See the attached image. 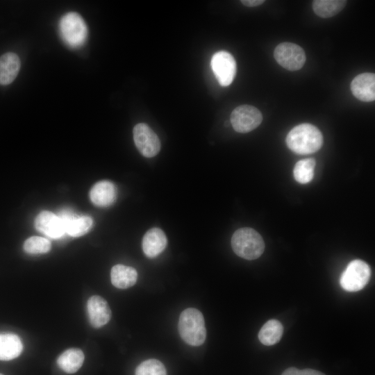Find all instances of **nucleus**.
<instances>
[{
  "mask_svg": "<svg viewBox=\"0 0 375 375\" xmlns=\"http://www.w3.org/2000/svg\"><path fill=\"white\" fill-rule=\"evenodd\" d=\"M178 329L182 340L190 345L197 347L205 342L206 330L204 318L196 308H189L181 313Z\"/></svg>",
  "mask_w": 375,
  "mask_h": 375,
  "instance_id": "obj_2",
  "label": "nucleus"
},
{
  "mask_svg": "<svg viewBox=\"0 0 375 375\" xmlns=\"http://www.w3.org/2000/svg\"><path fill=\"white\" fill-rule=\"evenodd\" d=\"M85 356L83 352L76 348L69 349L58 358V367L67 374L76 372L82 366Z\"/></svg>",
  "mask_w": 375,
  "mask_h": 375,
  "instance_id": "obj_19",
  "label": "nucleus"
},
{
  "mask_svg": "<svg viewBox=\"0 0 375 375\" xmlns=\"http://www.w3.org/2000/svg\"><path fill=\"white\" fill-rule=\"evenodd\" d=\"M87 310L90 322L94 328L106 324L111 318V310L108 302L101 297L94 295L87 302Z\"/></svg>",
  "mask_w": 375,
  "mask_h": 375,
  "instance_id": "obj_12",
  "label": "nucleus"
},
{
  "mask_svg": "<svg viewBox=\"0 0 375 375\" xmlns=\"http://www.w3.org/2000/svg\"><path fill=\"white\" fill-rule=\"evenodd\" d=\"M21 66L19 56L8 52L0 57V85L11 83L17 77Z\"/></svg>",
  "mask_w": 375,
  "mask_h": 375,
  "instance_id": "obj_16",
  "label": "nucleus"
},
{
  "mask_svg": "<svg viewBox=\"0 0 375 375\" xmlns=\"http://www.w3.org/2000/svg\"><path fill=\"white\" fill-rule=\"evenodd\" d=\"M371 276V269L363 260H353L350 262L342 272L340 284L348 292L362 290L368 283Z\"/></svg>",
  "mask_w": 375,
  "mask_h": 375,
  "instance_id": "obj_5",
  "label": "nucleus"
},
{
  "mask_svg": "<svg viewBox=\"0 0 375 375\" xmlns=\"http://www.w3.org/2000/svg\"><path fill=\"white\" fill-rule=\"evenodd\" d=\"M167 244L165 233L159 228H152L144 234L142 247L144 253L150 258H155L161 253Z\"/></svg>",
  "mask_w": 375,
  "mask_h": 375,
  "instance_id": "obj_14",
  "label": "nucleus"
},
{
  "mask_svg": "<svg viewBox=\"0 0 375 375\" xmlns=\"http://www.w3.org/2000/svg\"><path fill=\"white\" fill-rule=\"evenodd\" d=\"M135 144L140 153L147 158L156 156L160 150V142L156 133L146 124H136L133 130Z\"/></svg>",
  "mask_w": 375,
  "mask_h": 375,
  "instance_id": "obj_8",
  "label": "nucleus"
},
{
  "mask_svg": "<svg viewBox=\"0 0 375 375\" xmlns=\"http://www.w3.org/2000/svg\"><path fill=\"white\" fill-rule=\"evenodd\" d=\"M0 375H3V374H2L0 373Z\"/></svg>",
  "mask_w": 375,
  "mask_h": 375,
  "instance_id": "obj_27",
  "label": "nucleus"
},
{
  "mask_svg": "<svg viewBox=\"0 0 375 375\" xmlns=\"http://www.w3.org/2000/svg\"><path fill=\"white\" fill-rule=\"evenodd\" d=\"M231 247L238 256L246 260H254L262 254L265 242L256 231L244 227L238 229L233 233Z\"/></svg>",
  "mask_w": 375,
  "mask_h": 375,
  "instance_id": "obj_3",
  "label": "nucleus"
},
{
  "mask_svg": "<svg viewBox=\"0 0 375 375\" xmlns=\"http://www.w3.org/2000/svg\"><path fill=\"white\" fill-rule=\"evenodd\" d=\"M51 247V244L49 240L39 236L30 237L24 243V250L30 254L47 253Z\"/></svg>",
  "mask_w": 375,
  "mask_h": 375,
  "instance_id": "obj_23",
  "label": "nucleus"
},
{
  "mask_svg": "<svg viewBox=\"0 0 375 375\" xmlns=\"http://www.w3.org/2000/svg\"><path fill=\"white\" fill-rule=\"evenodd\" d=\"M210 65L220 85L226 87L233 82L236 73V62L231 53L224 51L215 53L211 58Z\"/></svg>",
  "mask_w": 375,
  "mask_h": 375,
  "instance_id": "obj_9",
  "label": "nucleus"
},
{
  "mask_svg": "<svg viewBox=\"0 0 375 375\" xmlns=\"http://www.w3.org/2000/svg\"><path fill=\"white\" fill-rule=\"evenodd\" d=\"M281 375H325L322 372L312 369H299L295 367H289L286 369Z\"/></svg>",
  "mask_w": 375,
  "mask_h": 375,
  "instance_id": "obj_25",
  "label": "nucleus"
},
{
  "mask_svg": "<svg viewBox=\"0 0 375 375\" xmlns=\"http://www.w3.org/2000/svg\"><path fill=\"white\" fill-rule=\"evenodd\" d=\"M242 3L248 7H255L261 5L265 2L264 0H242Z\"/></svg>",
  "mask_w": 375,
  "mask_h": 375,
  "instance_id": "obj_26",
  "label": "nucleus"
},
{
  "mask_svg": "<svg viewBox=\"0 0 375 375\" xmlns=\"http://www.w3.org/2000/svg\"><path fill=\"white\" fill-rule=\"evenodd\" d=\"M274 56L281 66L290 71L300 69L306 62L303 49L292 42L279 44L274 49Z\"/></svg>",
  "mask_w": 375,
  "mask_h": 375,
  "instance_id": "obj_7",
  "label": "nucleus"
},
{
  "mask_svg": "<svg viewBox=\"0 0 375 375\" xmlns=\"http://www.w3.org/2000/svg\"><path fill=\"white\" fill-rule=\"evenodd\" d=\"M260 110L250 105H242L235 108L231 115V123L234 130L246 133L257 128L262 122Z\"/></svg>",
  "mask_w": 375,
  "mask_h": 375,
  "instance_id": "obj_6",
  "label": "nucleus"
},
{
  "mask_svg": "<svg viewBox=\"0 0 375 375\" xmlns=\"http://www.w3.org/2000/svg\"><path fill=\"white\" fill-rule=\"evenodd\" d=\"M116 196L115 185L109 181H101L97 183L90 192L91 201L99 207L110 206L115 202Z\"/></svg>",
  "mask_w": 375,
  "mask_h": 375,
  "instance_id": "obj_15",
  "label": "nucleus"
},
{
  "mask_svg": "<svg viewBox=\"0 0 375 375\" xmlns=\"http://www.w3.org/2000/svg\"><path fill=\"white\" fill-rule=\"evenodd\" d=\"M346 3L347 1L344 0H315L312 9L317 15L328 18L340 12Z\"/></svg>",
  "mask_w": 375,
  "mask_h": 375,
  "instance_id": "obj_21",
  "label": "nucleus"
},
{
  "mask_svg": "<svg viewBox=\"0 0 375 375\" xmlns=\"http://www.w3.org/2000/svg\"><path fill=\"white\" fill-rule=\"evenodd\" d=\"M351 90L358 99L369 102L375 99V75L363 73L356 76L351 83Z\"/></svg>",
  "mask_w": 375,
  "mask_h": 375,
  "instance_id": "obj_13",
  "label": "nucleus"
},
{
  "mask_svg": "<svg viewBox=\"0 0 375 375\" xmlns=\"http://www.w3.org/2000/svg\"><path fill=\"white\" fill-rule=\"evenodd\" d=\"M135 375H167V371L160 360L149 359L142 362L136 367Z\"/></svg>",
  "mask_w": 375,
  "mask_h": 375,
  "instance_id": "obj_24",
  "label": "nucleus"
},
{
  "mask_svg": "<svg viewBox=\"0 0 375 375\" xmlns=\"http://www.w3.org/2000/svg\"><path fill=\"white\" fill-rule=\"evenodd\" d=\"M138 279V272L132 267L116 265L110 271L112 284L119 289H126L134 285Z\"/></svg>",
  "mask_w": 375,
  "mask_h": 375,
  "instance_id": "obj_17",
  "label": "nucleus"
},
{
  "mask_svg": "<svg viewBox=\"0 0 375 375\" xmlns=\"http://www.w3.org/2000/svg\"><path fill=\"white\" fill-rule=\"evenodd\" d=\"M23 350L19 337L14 333H0V360H10L18 357Z\"/></svg>",
  "mask_w": 375,
  "mask_h": 375,
  "instance_id": "obj_18",
  "label": "nucleus"
},
{
  "mask_svg": "<svg viewBox=\"0 0 375 375\" xmlns=\"http://www.w3.org/2000/svg\"><path fill=\"white\" fill-rule=\"evenodd\" d=\"M35 226L38 231L53 239L60 238L65 234L60 217L50 211L44 210L40 212L35 218Z\"/></svg>",
  "mask_w": 375,
  "mask_h": 375,
  "instance_id": "obj_11",
  "label": "nucleus"
},
{
  "mask_svg": "<svg viewBox=\"0 0 375 375\" xmlns=\"http://www.w3.org/2000/svg\"><path fill=\"white\" fill-rule=\"evenodd\" d=\"M59 30L63 41L71 47L83 45L88 35V28L83 17L75 12L63 15L59 22Z\"/></svg>",
  "mask_w": 375,
  "mask_h": 375,
  "instance_id": "obj_4",
  "label": "nucleus"
},
{
  "mask_svg": "<svg viewBox=\"0 0 375 375\" xmlns=\"http://www.w3.org/2000/svg\"><path fill=\"white\" fill-rule=\"evenodd\" d=\"M286 143L288 148L294 153L309 154L322 147L323 137L320 131L314 125L301 124L288 133Z\"/></svg>",
  "mask_w": 375,
  "mask_h": 375,
  "instance_id": "obj_1",
  "label": "nucleus"
},
{
  "mask_svg": "<svg viewBox=\"0 0 375 375\" xmlns=\"http://www.w3.org/2000/svg\"><path fill=\"white\" fill-rule=\"evenodd\" d=\"M316 162L314 158H306L298 161L294 167V177L295 180L301 183H308L314 176V169Z\"/></svg>",
  "mask_w": 375,
  "mask_h": 375,
  "instance_id": "obj_22",
  "label": "nucleus"
},
{
  "mask_svg": "<svg viewBox=\"0 0 375 375\" xmlns=\"http://www.w3.org/2000/svg\"><path fill=\"white\" fill-rule=\"evenodd\" d=\"M283 333V327L281 323L276 319H270L261 327L258 339L264 345H274L279 342Z\"/></svg>",
  "mask_w": 375,
  "mask_h": 375,
  "instance_id": "obj_20",
  "label": "nucleus"
},
{
  "mask_svg": "<svg viewBox=\"0 0 375 375\" xmlns=\"http://www.w3.org/2000/svg\"><path fill=\"white\" fill-rule=\"evenodd\" d=\"M58 216L61 219L65 233L72 237H80L87 233L92 226V219L89 216H78L69 209H63Z\"/></svg>",
  "mask_w": 375,
  "mask_h": 375,
  "instance_id": "obj_10",
  "label": "nucleus"
}]
</instances>
